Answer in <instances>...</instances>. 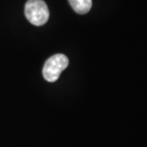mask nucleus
I'll return each instance as SVG.
<instances>
[{"label": "nucleus", "mask_w": 147, "mask_h": 147, "mask_svg": "<svg viewBox=\"0 0 147 147\" xmlns=\"http://www.w3.org/2000/svg\"><path fill=\"white\" fill-rule=\"evenodd\" d=\"M25 14L27 20L36 26L44 25L49 19V10L43 0H28Z\"/></svg>", "instance_id": "nucleus-1"}, {"label": "nucleus", "mask_w": 147, "mask_h": 147, "mask_svg": "<svg viewBox=\"0 0 147 147\" xmlns=\"http://www.w3.org/2000/svg\"><path fill=\"white\" fill-rule=\"evenodd\" d=\"M69 3L74 10L79 14L88 13L92 7V0H69Z\"/></svg>", "instance_id": "nucleus-3"}, {"label": "nucleus", "mask_w": 147, "mask_h": 147, "mask_svg": "<svg viewBox=\"0 0 147 147\" xmlns=\"http://www.w3.org/2000/svg\"><path fill=\"white\" fill-rule=\"evenodd\" d=\"M69 59L63 54H56L48 58L42 69V75L47 82H56L61 72L67 68Z\"/></svg>", "instance_id": "nucleus-2"}]
</instances>
